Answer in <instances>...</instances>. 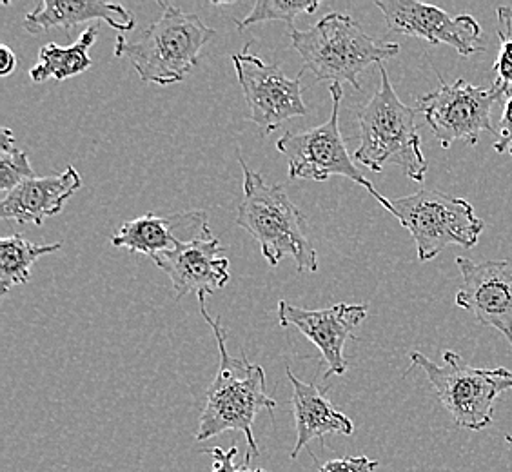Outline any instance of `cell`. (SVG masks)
Listing matches in <instances>:
<instances>
[{"mask_svg":"<svg viewBox=\"0 0 512 472\" xmlns=\"http://www.w3.org/2000/svg\"><path fill=\"white\" fill-rule=\"evenodd\" d=\"M200 315L204 316L217 338L220 362L213 384L206 394V405L200 414L197 442H206L226 431H240L246 436L249 453L258 454L253 423L264 409L275 411L276 400L266 391V371L260 365L247 362L246 354L233 358L227 351V331L220 318L207 313L206 295H198Z\"/></svg>","mask_w":512,"mask_h":472,"instance_id":"1","label":"cell"},{"mask_svg":"<svg viewBox=\"0 0 512 472\" xmlns=\"http://www.w3.org/2000/svg\"><path fill=\"white\" fill-rule=\"evenodd\" d=\"M82 187L79 171L69 166L59 175L35 177L15 187L0 202V218L15 224L40 226L46 218L59 215L64 204Z\"/></svg>","mask_w":512,"mask_h":472,"instance_id":"16","label":"cell"},{"mask_svg":"<svg viewBox=\"0 0 512 472\" xmlns=\"http://www.w3.org/2000/svg\"><path fill=\"white\" fill-rule=\"evenodd\" d=\"M320 8L318 0H258L253 11L244 20H237L238 30L244 31L255 24L280 20L286 22L289 33L296 30V17L315 13Z\"/></svg>","mask_w":512,"mask_h":472,"instance_id":"21","label":"cell"},{"mask_svg":"<svg viewBox=\"0 0 512 472\" xmlns=\"http://www.w3.org/2000/svg\"><path fill=\"white\" fill-rule=\"evenodd\" d=\"M251 460V453L246 454V460H244V465H242V472H267L264 469H255V471H251L249 467H247V463Z\"/></svg>","mask_w":512,"mask_h":472,"instance_id":"29","label":"cell"},{"mask_svg":"<svg viewBox=\"0 0 512 472\" xmlns=\"http://www.w3.org/2000/svg\"><path fill=\"white\" fill-rule=\"evenodd\" d=\"M218 238H202L191 244H182L173 251L153 256L155 266L169 276L175 300L186 295H215L229 282V258L222 256Z\"/></svg>","mask_w":512,"mask_h":472,"instance_id":"14","label":"cell"},{"mask_svg":"<svg viewBox=\"0 0 512 472\" xmlns=\"http://www.w3.org/2000/svg\"><path fill=\"white\" fill-rule=\"evenodd\" d=\"M278 324L282 327L293 325L307 340L320 349L327 364L325 378L342 376L347 371L344 345L347 338H355L353 331L367 316L364 304H336L327 309H302L280 300L276 307Z\"/></svg>","mask_w":512,"mask_h":472,"instance_id":"13","label":"cell"},{"mask_svg":"<svg viewBox=\"0 0 512 472\" xmlns=\"http://www.w3.org/2000/svg\"><path fill=\"white\" fill-rule=\"evenodd\" d=\"M164 13L135 42L117 37L115 57L128 59L146 84L166 88L188 77L197 66L200 53L217 35L195 13L158 2Z\"/></svg>","mask_w":512,"mask_h":472,"instance_id":"3","label":"cell"},{"mask_svg":"<svg viewBox=\"0 0 512 472\" xmlns=\"http://www.w3.org/2000/svg\"><path fill=\"white\" fill-rule=\"evenodd\" d=\"M89 20H104L109 28L119 31L135 30V17L122 4L102 0H42L26 15L24 30L31 35L53 28L71 30Z\"/></svg>","mask_w":512,"mask_h":472,"instance_id":"18","label":"cell"},{"mask_svg":"<svg viewBox=\"0 0 512 472\" xmlns=\"http://www.w3.org/2000/svg\"><path fill=\"white\" fill-rule=\"evenodd\" d=\"M378 69L380 88L358 113L360 146L355 160L373 173H382L387 164H396L414 182H424L429 164L416 126V109L396 95L384 64Z\"/></svg>","mask_w":512,"mask_h":472,"instance_id":"4","label":"cell"},{"mask_svg":"<svg viewBox=\"0 0 512 472\" xmlns=\"http://www.w3.org/2000/svg\"><path fill=\"white\" fill-rule=\"evenodd\" d=\"M209 456H213V471L211 472H242V465L235 462L237 458L238 449L237 445H233L229 451H224L220 447H211L206 449Z\"/></svg>","mask_w":512,"mask_h":472,"instance_id":"25","label":"cell"},{"mask_svg":"<svg viewBox=\"0 0 512 472\" xmlns=\"http://www.w3.org/2000/svg\"><path fill=\"white\" fill-rule=\"evenodd\" d=\"M17 68V59L15 53L10 50L8 44L0 46V75L8 77L13 73V69Z\"/></svg>","mask_w":512,"mask_h":472,"instance_id":"27","label":"cell"},{"mask_svg":"<svg viewBox=\"0 0 512 472\" xmlns=\"http://www.w3.org/2000/svg\"><path fill=\"white\" fill-rule=\"evenodd\" d=\"M233 66L249 109L247 118L260 129L262 137H269L291 118L306 117L307 106L302 99V77L306 69H300L295 79H291L280 66L267 64L253 55L249 44L242 53L233 55Z\"/></svg>","mask_w":512,"mask_h":472,"instance_id":"10","label":"cell"},{"mask_svg":"<svg viewBox=\"0 0 512 472\" xmlns=\"http://www.w3.org/2000/svg\"><path fill=\"white\" fill-rule=\"evenodd\" d=\"M286 373L293 385L291 402L296 425V443L291 460L298 458V454L306 449L307 443L322 440L327 434L351 436L355 433L353 420L342 411H338L322 389L296 378L291 367H287Z\"/></svg>","mask_w":512,"mask_h":472,"instance_id":"17","label":"cell"},{"mask_svg":"<svg viewBox=\"0 0 512 472\" xmlns=\"http://www.w3.org/2000/svg\"><path fill=\"white\" fill-rule=\"evenodd\" d=\"M496 137H498V140L494 142L496 153H505L507 149L512 148V97L505 102L502 120L496 129Z\"/></svg>","mask_w":512,"mask_h":472,"instance_id":"26","label":"cell"},{"mask_svg":"<svg viewBox=\"0 0 512 472\" xmlns=\"http://www.w3.org/2000/svg\"><path fill=\"white\" fill-rule=\"evenodd\" d=\"M509 151H511V155H512V148H511V149H509Z\"/></svg>","mask_w":512,"mask_h":472,"instance_id":"31","label":"cell"},{"mask_svg":"<svg viewBox=\"0 0 512 472\" xmlns=\"http://www.w3.org/2000/svg\"><path fill=\"white\" fill-rule=\"evenodd\" d=\"M505 440H507V443H511L512 445V434H507V436H505Z\"/></svg>","mask_w":512,"mask_h":472,"instance_id":"30","label":"cell"},{"mask_svg":"<svg viewBox=\"0 0 512 472\" xmlns=\"http://www.w3.org/2000/svg\"><path fill=\"white\" fill-rule=\"evenodd\" d=\"M456 264L463 280L456 305L502 333L512 347V260L473 262L458 256Z\"/></svg>","mask_w":512,"mask_h":472,"instance_id":"12","label":"cell"},{"mask_svg":"<svg viewBox=\"0 0 512 472\" xmlns=\"http://www.w3.org/2000/svg\"><path fill=\"white\" fill-rule=\"evenodd\" d=\"M202 238H213L204 211H184L164 217L149 213L124 222L111 236V244L153 258Z\"/></svg>","mask_w":512,"mask_h":472,"instance_id":"15","label":"cell"},{"mask_svg":"<svg viewBox=\"0 0 512 472\" xmlns=\"http://www.w3.org/2000/svg\"><path fill=\"white\" fill-rule=\"evenodd\" d=\"M300 57L302 68L311 71L316 80H329L333 84L349 82L362 89L360 75L371 64H384L400 53L396 42L376 40L349 15L327 13L309 30L289 33Z\"/></svg>","mask_w":512,"mask_h":472,"instance_id":"5","label":"cell"},{"mask_svg":"<svg viewBox=\"0 0 512 472\" xmlns=\"http://www.w3.org/2000/svg\"><path fill=\"white\" fill-rule=\"evenodd\" d=\"M99 31V26H89L88 30L80 33L77 42H73L68 48H62L55 42L42 46L39 51V62L30 69V79L40 84L50 79H71L88 71L93 64L89 57V48L95 44Z\"/></svg>","mask_w":512,"mask_h":472,"instance_id":"19","label":"cell"},{"mask_svg":"<svg viewBox=\"0 0 512 472\" xmlns=\"http://www.w3.org/2000/svg\"><path fill=\"white\" fill-rule=\"evenodd\" d=\"M329 93L333 99V111L324 124L298 133L287 131L276 142V149L287 158L289 178L315 182H324L329 177L349 178L367 189V193L391 213V200L382 197L364 177L345 146L340 131V102L344 97L342 84H331Z\"/></svg>","mask_w":512,"mask_h":472,"instance_id":"8","label":"cell"},{"mask_svg":"<svg viewBox=\"0 0 512 472\" xmlns=\"http://www.w3.org/2000/svg\"><path fill=\"white\" fill-rule=\"evenodd\" d=\"M391 215L413 236L420 262L433 260L453 244L471 249L485 227L467 200L436 189L391 200Z\"/></svg>","mask_w":512,"mask_h":472,"instance_id":"7","label":"cell"},{"mask_svg":"<svg viewBox=\"0 0 512 472\" xmlns=\"http://www.w3.org/2000/svg\"><path fill=\"white\" fill-rule=\"evenodd\" d=\"M238 162L244 171V198L238 206L237 226L255 238L269 266L276 267L282 258L291 256L298 273H316L318 260L304 213L287 197L284 186L269 184L247 168L240 153Z\"/></svg>","mask_w":512,"mask_h":472,"instance_id":"2","label":"cell"},{"mask_svg":"<svg viewBox=\"0 0 512 472\" xmlns=\"http://www.w3.org/2000/svg\"><path fill=\"white\" fill-rule=\"evenodd\" d=\"M387 30L407 37H418L429 44H445L462 57L485 50L482 28L471 15L453 17L447 11L416 0H376Z\"/></svg>","mask_w":512,"mask_h":472,"instance_id":"11","label":"cell"},{"mask_svg":"<svg viewBox=\"0 0 512 472\" xmlns=\"http://www.w3.org/2000/svg\"><path fill=\"white\" fill-rule=\"evenodd\" d=\"M378 467V462L369 460L367 456H355V458H342L318 465V472H373Z\"/></svg>","mask_w":512,"mask_h":472,"instance_id":"24","label":"cell"},{"mask_svg":"<svg viewBox=\"0 0 512 472\" xmlns=\"http://www.w3.org/2000/svg\"><path fill=\"white\" fill-rule=\"evenodd\" d=\"M496 15H498V20L509 22L512 26V6H502V8H498Z\"/></svg>","mask_w":512,"mask_h":472,"instance_id":"28","label":"cell"},{"mask_svg":"<svg viewBox=\"0 0 512 472\" xmlns=\"http://www.w3.org/2000/svg\"><path fill=\"white\" fill-rule=\"evenodd\" d=\"M35 178V171L31 168L30 158L17 148L15 137L10 128L0 131V191L6 195L15 187Z\"/></svg>","mask_w":512,"mask_h":472,"instance_id":"22","label":"cell"},{"mask_svg":"<svg viewBox=\"0 0 512 472\" xmlns=\"http://www.w3.org/2000/svg\"><path fill=\"white\" fill-rule=\"evenodd\" d=\"M411 367L424 369L454 425L469 431H483L489 427L496 400L512 389L511 371L503 367H474L454 351H445L444 364H434L425 354L413 351Z\"/></svg>","mask_w":512,"mask_h":472,"instance_id":"6","label":"cell"},{"mask_svg":"<svg viewBox=\"0 0 512 472\" xmlns=\"http://www.w3.org/2000/svg\"><path fill=\"white\" fill-rule=\"evenodd\" d=\"M438 80V88L418 99V111L442 148H451L456 140L476 146L483 131L496 135L491 109L503 97L500 89L473 86L463 79L447 84L440 75Z\"/></svg>","mask_w":512,"mask_h":472,"instance_id":"9","label":"cell"},{"mask_svg":"<svg viewBox=\"0 0 512 472\" xmlns=\"http://www.w3.org/2000/svg\"><path fill=\"white\" fill-rule=\"evenodd\" d=\"M498 39H500V53L494 62L493 71L496 73V80L493 86L500 89L503 97H512V28L505 22H498Z\"/></svg>","mask_w":512,"mask_h":472,"instance_id":"23","label":"cell"},{"mask_svg":"<svg viewBox=\"0 0 512 472\" xmlns=\"http://www.w3.org/2000/svg\"><path fill=\"white\" fill-rule=\"evenodd\" d=\"M62 244H31L20 235L4 236L0 240V293L11 287L30 282L31 267L40 256L57 253Z\"/></svg>","mask_w":512,"mask_h":472,"instance_id":"20","label":"cell"}]
</instances>
